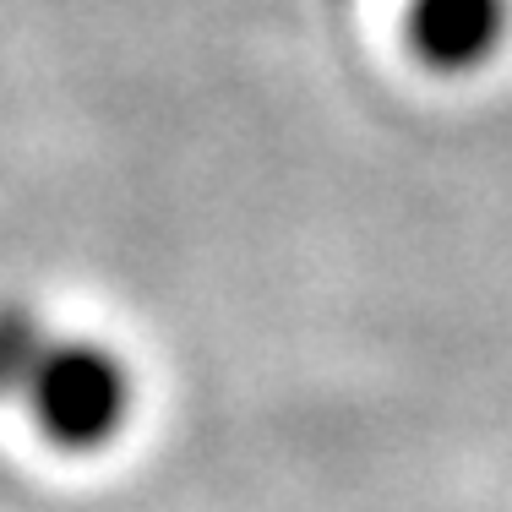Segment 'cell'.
I'll use <instances>...</instances> for the list:
<instances>
[{"label": "cell", "mask_w": 512, "mask_h": 512, "mask_svg": "<svg viewBox=\"0 0 512 512\" xmlns=\"http://www.w3.org/2000/svg\"><path fill=\"white\" fill-rule=\"evenodd\" d=\"M507 0H414L409 6V44L425 66L469 71L502 44Z\"/></svg>", "instance_id": "7a4b0ae2"}, {"label": "cell", "mask_w": 512, "mask_h": 512, "mask_svg": "<svg viewBox=\"0 0 512 512\" xmlns=\"http://www.w3.org/2000/svg\"><path fill=\"white\" fill-rule=\"evenodd\" d=\"M17 404L55 453L93 458L115 447L137 420V371L104 338L55 333Z\"/></svg>", "instance_id": "6da1fadb"}, {"label": "cell", "mask_w": 512, "mask_h": 512, "mask_svg": "<svg viewBox=\"0 0 512 512\" xmlns=\"http://www.w3.org/2000/svg\"><path fill=\"white\" fill-rule=\"evenodd\" d=\"M55 338L50 316L28 300H0V404H17L44 344Z\"/></svg>", "instance_id": "3957f363"}]
</instances>
